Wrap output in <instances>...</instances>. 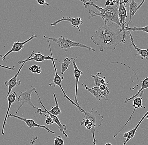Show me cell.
<instances>
[{
    "instance_id": "cell-21",
    "label": "cell",
    "mask_w": 148,
    "mask_h": 145,
    "mask_svg": "<svg viewBox=\"0 0 148 145\" xmlns=\"http://www.w3.org/2000/svg\"><path fill=\"white\" fill-rule=\"evenodd\" d=\"M53 96L55 102V107H52L50 110L48 111L51 114L55 115V116H57L58 115H59V114H60L62 113V111H61V109L59 108L58 101H57V98H56L55 93H53Z\"/></svg>"
},
{
    "instance_id": "cell-18",
    "label": "cell",
    "mask_w": 148,
    "mask_h": 145,
    "mask_svg": "<svg viewBox=\"0 0 148 145\" xmlns=\"http://www.w3.org/2000/svg\"><path fill=\"white\" fill-rule=\"evenodd\" d=\"M130 37V41H131V45L130 46V47H134V49L136 51L137 53L135 54V56H137L140 55V59L142 60L146 59L147 60L148 59V49H141L139 48L134 42V38L132 36L131 32H129Z\"/></svg>"
},
{
    "instance_id": "cell-23",
    "label": "cell",
    "mask_w": 148,
    "mask_h": 145,
    "mask_svg": "<svg viewBox=\"0 0 148 145\" xmlns=\"http://www.w3.org/2000/svg\"><path fill=\"white\" fill-rule=\"evenodd\" d=\"M72 63V59L69 57H66L64 60L63 62L61 63L62 65V71L61 74L63 75L64 73L68 70L69 65Z\"/></svg>"
},
{
    "instance_id": "cell-14",
    "label": "cell",
    "mask_w": 148,
    "mask_h": 145,
    "mask_svg": "<svg viewBox=\"0 0 148 145\" xmlns=\"http://www.w3.org/2000/svg\"><path fill=\"white\" fill-rule=\"evenodd\" d=\"M65 21L69 22L71 23V26L72 27L77 28L79 32L81 31L79 27V26L83 25V21L82 18H74V17H69L68 16H67V17L64 16L62 18H60L57 21L51 24V26L52 27L55 26L59 23L62 22H65Z\"/></svg>"
},
{
    "instance_id": "cell-15",
    "label": "cell",
    "mask_w": 148,
    "mask_h": 145,
    "mask_svg": "<svg viewBox=\"0 0 148 145\" xmlns=\"http://www.w3.org/2000/svg\"><path fill=\"white\" fill-rule=\"evenodd\" d=\"M71 59H72V63H73V66L74 75L76 81L74 102L78 106H80L79 104L78 101H77V91H78V82L79 81V79L81 76L83 74V73L77 67V65L76 64L75 59L74 58H71Z\"/></svg>"
},
{
    "instance_id": "cell-26",
    "label": "cell",
    "mask_w": 148,
    "mask_h": 145,
    "mask_svg": "<svg viewBox=\"0 0 148 145\" xmlns=\"http://www.w3.org/2000/svg\"><path fill=\"white\" fill-rule=\"evenodd\" d=\"M54 142L53 145H64V140L60 135L54 138Z\"/></svg>"
},
{
    "instance_id": "cell-17",
    "label": "cell",
    "mask_w": 148,
    "mask_h": 145,
    "mask_svg": "<svg viewBox=\"0 0 148 145\" xmlns=\"http://www.w3.org/2000/svg\"><path fill=\"white\" fill-rule=\"evenodd\" d=\"M148 112L147 111L146 112V114L143 115V117L141 118V119H140V120L139 121L138 123L135 126L134 129L130 130V131H129L125 133L123 135L124 137L126 138V140L124 141L123 145H126L128 143V142L135 136L137 130L138 129L140 125L141 124L142 122L143 121V120L146 118H147V119H148Z\"/></svg>"
},
{
    "instance_id": "cell-28",
    "label": "cell",
    "mask_w": 148,
    "mask_h": 145,
    "mask_svg": "<svg viewBox=\"0 0 148 145\" xmlns=\"http://www.w3.org/2000/svg\"><path fill=\"white\" fill-rule=\"evenodd\" d=\"M37 2L40 5H48V6H51L52 7H53V8H55L56 9H58L59 11H60V9H57V8H56V7H54V6H53L51 5L49 3H47V2L45 1V0H36Z\"/></svg>"
},
{
    "instance_id": "cell-10",
    "label": "cell",
    "mask_w": 148,
    "mask_h": 145,
    "mask_svg": "<svg viewBox=\"0 0 148 145\" xmlns=\"http://www.w3.org/2000/svg\"><path fill=\"white\" fill-rule=\"evenodd\" d=\"M11 117L16 118V119H18V120H20L24 122L27 125L29 129H31L32 127H39V128H43L44 130H46L47 132L53 134H54L55 133V132L51 130L49 127H46V125L38 124L37 123L35 122L34 120H32V119H28L25 118H22V117L17 116V115H16V114H9L8 118H11Z\"/></svg>"
},
{
    "instance_id": "cell-38",
    "label": "cell",
    "mask_w": 148,
    "mask_h": 145,
    "mask_svg": "<svg viewBox=\"0 0 148 145\" xmlns=\"http://www.w3.org/2000/svg\"><path fill=\"white\" fill-rule=\"evenodd\" d=\"M99 0H97V1H96V2H97V1H99Z\"/></svg>"
},
{
    "instance_id": "cell-7",
    "label": "cell",
    "mask_w": 148,
    "mask_h": 145,
    "mask_svg": "<svg viewBox=\"0 0 148 145\" xmlns=\"http://www.w3.org/2000/svg\"><path fill=\"white\" fill-rule=\"evenodd\" d=\"M52 62L53 65V67L54 68V71H55V76H54V78H53V83L55 84V86H58L60 87V88H61V90H62V92L63 94L64 95V98H65L66 99L68 100L72 104H73L75 105V107H77V109H78L81 112H83L85 111V110L84 109L82 108L80 106H78V105H77L74 102V101L72 100L69 97L67 96V95L66 94L63 88H62V81L64 79L63 76H60L59 74L57 73V69H56V66L55 63V62H54V60H51Z\"/></svg>"
},
{
    "instance_id": "cell-2",
    "label": "cell",
    "mask_w": 148,
    "mask_h": 145,
    "mask_svg": "<svg viewBox=\"0 0 148 145\" xmlns=\"http://www.w3.org/2000/svg\"><path fill=\"white\" fill-rule=\"evenodd\" d=\"M89 1L90 2V6H93L99 11L100 13H97L93 10L90 9L89 13L90 16L88 17V19L96 16H100L104 21H106L107 22L115 23L121 28L118 14L119 4L116 3L114 6H105V8H102L93 3L91 0H89Z\"/></svg>"
},
{
    "instance_id": "cell-30",
    "label": "cell",
    "mask_w": 148,
    "mask_h": 145,
    "mask_svg": "<svg viewBox=\"0 0 148 145\" xmlns=\"http://www.w3.org/2000/svg\"><path fill=\"white\" fill-rule=\"evenodd\" d=\"M83 3V5L86 8H87L88 6H90V2L86 0H79Z\"/></svg>"
},
{
    "instance_id": "cell-22",
    "label": "cell",
    "mask_w": 148,
    "mask_h": 145,
    "mask_svg": "<svg viewBox=\"0 0 148 145\" xmlns=\"http://www.w3.org/2000/svg\"><path fill=\"white\" fill-rule=\"evenodd\" d=\"M138 7V3L136 2L135 0H131V3L129 4V14L130 19L129 22L127 25L126 27H128L132 23V14L134 11H135Z\"/></svg>"
},
{
    "instance_id": "cell-33",
    "label": "cell",
    "mask_w": 148,
    "mask_h": 145,
    "mask_svg": "<svg viewBox=\"0 0 148 145\" xmlns=\"http://www.w3.org/2000/svg\"><path fill=\"white\" fill-rule=\"evenodd\" d=\"M111 1H108V0L106 1V3H105V6H110V5Z\"/></svg>"
},
{
    "instance_id": "cell-36",
    "label": "cell",
    "mask_w": 148,
    "mask_h": 145,
    "mask_svg": "<svg viewBox=\"0 0 148 145\" xmlns=\"http://www.w3.org/2000/svg\"><path fill=\"white\" fill-rule=\"evenodd\" d=\"M104 145H112V144H111V143H106V144H105Z\"/></svg>"
},
{
    "instance_id": "cell-9",
    "label": "cell",
    "mask_w": 148,
    "mask_h": 145,
    "mask_svg": "<svg viewBox=\"0 0 148 145\" xmlns=\"http://www.w3.org/2000/svg\"><path fill=\"white\" fill-rule=\"evenodd\" d=\"M82 86L86 90L90 92L97 100L100 101L101 99L104 100L106 101L108 100V96L110 94V90L102 91L98 87L94 86L92 88H89L85 83H83Z\"/></svg>"
},
{
    "instance_id": "cell-29",
    "label": "cell",
    "mask_w": 148,
    "mask_h": 145,
    "mask_svg": "<svg viewBox=\"0 0 148 145\" xmlns=\"http://www.w3.org/2000/svg\"><path fill=\"white\" fill-rule=\"evenodd\" d=\"M145 1H146V0H143V1H142V2L139 5H138L137 9L135 10V11H134V12L132 13V15H132V16H135V14H136V13L138 11L139 9H140V8L141 7V6H142V5H143V3H144L145 2Z\"/></svg>"
},
{
    "instance_id": "cell-25",
    "label": "cell",
    "mask_w": 148,
    "mask_h": 145,
    "mask_svg": "<svg viewBox=\"0 0 148 145\" xmlns=\"http://www.w3.org/2000/svg\"><path fill=\"white\" fill-rule=\"evenodd\" d=\"M29 70L33 74H39L42 72L41 68L37 65H31L29 68Z\"/></svg>"
},
{
    "instance_id": "cell-8",
    "label": "cell",
    "mask_w": 148,
    "mask_h": 145,
    "mask_svg": "<svg viewBox=\"0 0 148 145\" xmlns=\"http://www.w3.org/2000/svg\"><path fill=\"white\" fill-rule=\"evenodd\" d=\"M34 91H35V93H36L37 95L38 99L40 103L41 106H42V108H43L44 109V110H44V111L42 110V111L40 113H39L38 114H40V115H41L42 114V113H46L49 114V115L50 116L51 118H52V119L53 122L55 123L56 124L58 125V128H59L60 132H61V133H62V134L64 135L65 137L66 138H68V135L65 132V131H66V129H67V127H66V125L62 124L61 122H60V120H59V118H58L57 116H55V115H53V114H51L50 113H49V112H48L47 109H46V108L44 107V105L42 104V102L41 99H40V97L39 95L38 92L36 91V90H35Z\"/></svg>"
},
{
    "instance_id": "cell-5",
    "label": "cell",
    "mask_w": 148,
    "mask_h": 145,
    "mask_svg": "<svg viewBox=\"0 0 148 145\" xmlns=\"http://www.w3.org/2000/svg\"><path fill=\"white\" fill-rule=\"evenodd\" d=\"M36 87H34L31 89H28L27 91H24V92L19 91V92H20V95L18 96L17 99V101L19 102V101H22V103L19 105V107H18L16 112V114L18 113V112L19 111L21 108L23 107V105H25V104L29 105V106L32 107L33 109L36 110L38 114L40 113L42 111V109L36 108L34 105V104L32 103V100H31V97L32 92L36 90Z\"/></svg>"
},
{
    "instance_id": "cell-37",
    "label": "cell",
    "mask_w": 148,
    "mask_h": 145,
    "mask_svg": "<svg viewBox=\"0 0 148 145\" xmlns=\"http://www.w3.org/2000/svg\"><path fill=\"white\" fill-rule=\"evenodd\" d=\"M106 1H107V0H106ZM108 1H113V0H108Z\"/></svg>"
},
{
    "instance_id": "cell-16",
    "label": "cell",
    "mask_w": 148,
    "mask_h": 145,
    "mask_svg": "<svg viewBox=\"0 0 148 145\" xmlns=\"http://www.w3.org/2000/svg\"><path fill=\"white\" fill-rule=\"evenodd\" d=\"M17 97V93L16 92H11L10 94L6 97L8 101V107L6 111V114L5 117L4 121H3V124L2 128L1 133L3 135H4V129L5 127V125L7 123V118H8V115L9 114V111L11 109L12 105L14 102L15 101L16 98Z\"/></svg>"
},
{
    "instance_id": "cell-27",
    "label": "cell",
    "mask_w": 148,
    "mask_h": 145,
    "mask_svg": "<svg viewBox=\"0 0 148 145\" xmlns=\"http://www.w3.org/2000/svg\"><path fill=\"white\" fill-rule=\"evenodd\" d=\"M44 115L46 117V124L51 125L52 124L54 123L52 119V118H51L49 114H46V113H42L41 114V115Z\"/></svg>"
},
{
    "instance_id": "cell-24",
    "label": "cell",
    "mask_w": 148,
    "mask_h": 145,
    "mask_svg": "<svg viewBox=\"0 0 148 145\" xmlns=\"http://www.w3.org/2000/svg\"><path fill=\"white\" fill-rule=\"evenodd\" d=\"M148 26L143 27H134L130 28L129 27L125 26L124 27V31L125 32L128 31V32H131L133 31L134 32H137V31H140V32H145L146 33H148Z\"/></svg>"
},
{
    "instance_id": "cell-34",
    "label": "cell",
    "mask_w": 148,
    "mask_h": 145,
    "mask_svg": "<svg viewBox=\"0 0 148 145\" xmlns=\"http://www.w3.org/2000/svg\"><path fill=\"white\" fill-rule=\"evenodd\" d=\"M122 1H123V3L124 5H125L126 3H129L130 0H122Z\"/></svg>"
},
{
    "instance_id": "cell-19",
    "label": "cell",
    "mask_w": 148,
    "mask_h": 145,
    "mask_svg": "<svg viewBox=\"0 0 148 145\" xmlns=\"http://www.w3.org/2000/svg\"><path fill=\"white\" fill-rule=\"evenodd\" d=\"M148 88V77L145 78H143V80L141 81V87L140 89L138 90L137 92L129 99L126 98L124 102L125 103H127L128 101L133 100L135 98L138 97L140 94H141V93H143V90L144 89H147Z\"/></svg>"
},
{
    "instance_id": "cell-35",
    "label": "cell",
    "mask_w": 148,
    "mask_h": 145,
    "mask_svg": "<svg viewBox=\"0 0 148 145\" xmlns=\"http://www.w3.org/2000/svg\"><path fill=\"white\" fill-rule=\"evenodd\" d=\"M113 1L115 3H117V4H119V2L120 0H113Z\"/></svg>"
},
{
    "instance_id": "cell-6",
    "label": "cell",
    "mask_w": 148,
    "mask_h": 145,
    "mask_svg": "<svg viewBox=\"0 0 148 145\" xmlns=\"http://www.w3.org/2000/svg\"><path fill=\"white\" fill-rule=\"evenodd\" d=\"M48 42L49 48L50 51L51 55V57L49 56V55L45 56V55H42V54H41L40 52L35 53V52L33 51L31 53L30 56L27 59L24 60V61H18V64H22L23 63H26L27 62L32 61H35L36 62H42L45 61H47V60H51H51H53L54 61H57V59L53 58V56L50 40H49Z\"/></svg>"
},
{
    "instance_id": "cell-20",
    "label": "cell",
    "mask_w": 148,
    "mask_h": 145,
    "mask_svg": "<svg viewBox=\"0 0 148 145\" xmlns=\"http://www.w3.org/2000/svg\"><path fill=\"white\" fill-rule=\"evenodd\" d=\"M101 72H98L96 75H91V77L94 79V86L99 87L101 85H108L109 82H106L105 81L106 77L101 78L100 77V75L101 74Z\"/></svg>"
},
{
    "instance_id": "cell-4",
    "label": "cell",
    "mask_w": 148,
    "mask_h": 145,
    "mask_svg": "<svg viewBox=\"0 0 148 145\" xmlns=\"http://www.w3.org/2000/svg\"><path fill=\"white\" fill-rule=\"evenodd\" d=\"M84 114L83 118L87 119L92 124L91 128V133H92V145H97V140L95 137V132L96 128L101 126L103 121V116L98 113V111L94 108H92L90 112L86 111L82 112Z\"/></svg>"
},
{
    "instance_id": "cell-12",
    "label": "cell",
    "mask_w": 148,
    "mask_h": 145,
    "mask_svg": "<svg viewBox=\"0 0 148 145\" xmlns=\"http://www.w3.org/2000/svg\"><path fill=\"white\" fill-rule=\"evenodd\" d=\"M143 94V93H141L140 95V96L139 97H136L133 100H134V101H133V107H134V110H133V112L131 113V115L130 116L129 118H128V120L125 123L124 125L118 131V132H117V133L115 134V135H114L113 137V138H115L116 137V136L119 134V133L121 132V131L125 128V127L126 126V125H127L128 123L131 120H132V118L133 117V115H134V113H135V111H136V109L139 108H146L144 106H143V100H142V99H143V97H141V96H142Z\"/></svg>"
},
{
    "instance_id": "cell-13",
    "label": "cell",
    "mask_w": 148,
    "mask_h": 145,
    "mask_svg": "<svg viewBox=\"0 0 148 145\" xmlns=\"http://www.w3.org/2000/svg\"><path fill=\"white\" fill-rule=\"evenodd\" d=\"M25 63H23L22 64V65H21L20 68L18 69V71L15 75L14 76H13L11 79H9L8 81L5 82V86L8 87V91L7 95H6V97L9 95V94L12 92V89H13L15 87L19 86L21 85V81H20V79H17V78L18 77V76L19 75L21 70H22L23 66H24V65H25Z\"/></svg>"
},
{
    "instance_id": "cell-3",
    "label": "cell",
    "mask_w": 148,
    "mask_h": 145,
    "mask_svg": "<svg viewBox=\"0 0 148 145\" xmlns=\"http://www.w3.org/2000/svg\"><path fill=\"white\" fill-rule=\"evenodd\" d=\"M43 37L46 39H49V40L54 42L56 43L60 48L64 50L65 51H67V50L73 47H78V48H83L92 51H96L95 49L92 48L91 47H89L86 45H84L81 43H79L75 41H73L70 40L69 39L66 38L65 37L61 36V37L57 38L50 37H46L43 36Z\"/></svg>"
},
{
    "instance_id": "cell-1",
    "label": "cell",
    "mask_w": 148,
    "mask_h": 145,
    "mask_svg": "<svg viewBox=\"0 0 148 145\" xmlns=\"http://www.w3.org/2000/svg\"><path fill=\"white\" fill-rule=\"evenodd\" d=\"M90 39L100 47L101 52L106 50L114 51L116 46L123 42V30L115 23L104 21V25L99 27L94 35L90 37Z\"/></svg>"
},
{
    "instance_id": "cell-32",
    "label": "cell",
    "mask_w": 148,
    "mask_h": 145,
    "mask_svg": "<svg viewBox=\"0 0 148 145\" xmlns=\"http://www.w3.org/2000/svg\"><path fill=\"white\" fill-rule=\"evenodd\" d=\"M38 139V137L37 136H36L33 140H31V141H30V145H34L36 143V140Z\"/></svg>"
},
{
    "instance_id": "cell-31",
    "label": "cell",
    "mask_w": 148,
    "mask_h": 145,
    "mask_svg": "<svg viewBox=\"0 0 148 145\" xmlns=\"http://www.w3.org/2000/svg\"><path fill=\"white\" fill-rule=\"evenodd\" d=\"M0 67L1 68H4V69H8V70H12V71H14V69L15 66H14L13 67H10L9 66H4V65H1L0 64Z\"/></svg>"
},
{
    "instance_id": "cell-11",
    "label": "cell",
    "mask_w": 148,
    "mask_h": 145,
    "mask_svg": "<svg viewBox=\"0 0 148 145\" xmlns=\"http://www.w3.org/2000/svg\"><path fill=\"white\" fill-rule=\"evenodd\" d=\"M37 35H35V34H32L31 37L27 40H25V41L23 42H21L20 41L15 42H14L12 46V48L11 49L9 50V51L7 52L5 54H4L3 56H2L1 55V57L3 61H4L5 59V58L9 55V54L11 53H12L13 52H20L24 48V46L28 42H29L31 40H32L33 39L37 37Z\"/></svg>"
}]
</instances>
